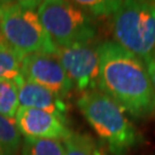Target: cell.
<instances>
[{
	"mask_svg": "<svg viewBox=\"0 0 155 155\" xmlns=\"http://www.w3.org/2000/svg\"><path fill=\"white\" fill-rule=\"evenodd\" d=\"M15 83L17 86V97H18L20 107L35 108L39 110L47 111L68 123L67 118L68 105L64 100L59 98L50 90L24 79L22 76L17 77L15 79Z\"/></svg>",
	"mask_w": 155,
	"mask_h": 155,
	"instance_id": "9c48e42d",
	"label": "cell"
},
{
	"mask_svg": "<svg viewBox=\"0 0 155 155\" xmlns=\"http://www.w3.org/2000/svg\"><path fill=\"white\" fill-rule=\"evenodd\" d=\"M15 124L23 138L52 139L63 141L71 134L68 123L58 116L35 108L18 107Z\"/></svg>",
	"mask_w": 155,
	"mask_h": 155,
	"instance_id": "ba28073f",
	"label": "cell"
},
{
	"mask_svg": "<svg viewBox=\"0 0 155 155\" xmlns=\"http://www.w3.org/2000/svg\"><path fill=\"white\" fill-rule=\"evenodd\" d=\"M76 104L111 155H129L144 143L141 132L122 107L100 90L82 93Z\"/></svg>",
	"mask_w": 155,
	"mask_h": 155,
	"instance_id": "7a4b0ae2",
	"label": "cell"
},
{
	"mask_svg": "<svg viewBox=\"0 0 155 155\" xmlns=\"http://www.w3.org/2000/svg\"><path fill=\"white\" fill-rule=\"evenodd\" d=\"M1 43H4V41H2V38H1V36H0V44H1Z\"/></svg>",
	"mask_w": 155,
	"mask_h": 155,
	"instance_id": "e0dca14e",
	"label": "cell"
},
{
	"mask_svg": "<svg viewBox=\"0 0 155 155\" xmlns=\"http://www.w3.org/2000/svg\"><path fill=\"white\" fill-rule=\"evenodd\" d=\"M21 155H66L63 143L52 139L24 138Z\"/></svg>",
	"mask_w": 155,
	"mask_h": 155,
	"instance_id": "7c38bea8",
	"label": "cell"
},
{
	"mask_svg": "<svg viewBox=\"0 0 155 155\" xmlns=\"http://www.w3.org/2000/svg\"><path fill=\"white\" fill-rule=\"evenodd\" d=\"M54 56L61 63L77 92L82 94L98 89V44L95 45L91 41L67 47H56Z\"/></svg>",
	"mask_w": 155,
	"mask_h": 155,
	"instance_id": "8992f818",
	"label": "cell"
},
{
	"mask_svg": "<svg viewBox=\"0 0 155 155\" xmlns=\"http://www.w3.org/2000/svg\"><path fill=\"white\" fill-rule=\"evenodd\" d=\"M93 20H109L122 1L117 0H77L75 1Z\"/></svg>",
	"mask_w": 155,
	"mask_h": 155,
	"instance_id": "9a60e30c",
	"label": "cell"
},
{
	"mask_svg": "<svg viewBox=\"0 0 155 155\" xmlns=\"http://www.w3.org/2000/svg\"><path fill=\"white\" fill-rule=\"evenodd\" d=\"M0 155H6V154H4V153H2V152H0Z\"/></svg>",
	"mask_w": 155,
	"mask_h": 155,
	"instance_id": "ac0fdd59",
	"label": "cell"
},
{
	"mask_svg": "<svg viewBox=\"0 0 155 155\" xmlns=\"http://www.w3.org/2000/svg\"><path fill=\"white\" fill-rule=\"evenodd\" d=\"M66 155H102L90 136L82 132H74L63 141Z\"/></svg>",
	"mask_w": 155,
	"mask_h": 155,
	"instance_id": "4fadbf2b",
	"label": "cell"
},
{
	"mask_svg": "<svg viewBox=\"0 0 155 155\" xmlns=\"http://www.w3.org/2000/svg\"><path fill=\"white\" fill-rule=\"evenodd\" d=\"M38 16L56 47L91 43L98 35L97 21L75 1H40Z\"/></svg>",
	"mask_w": 155,
	"mask_h": 155,
	"instance_id": "5b68a950",
	"label": "cell"
},
{
	"mask_svg": "<svg viewBox=\"0 0 155 155\" xmlns=\"http://www.w3.org/2000/svg\"><path fill=\"white\" fill-rule=\"evenodd\" d=\"M40 1H16L0 5L2 41L23 56L54 55L56 46L47 36L38 16Z\"/></svg>",
	"mask_w": 155,
	"mask_h": 155,
	"instance_id": "3957f363",
	"label": "cell"
},
{
	"mask_svg": "<svg viewBox=\"0 0 155 155\" xmlns=\"http://www.w3.org/2000/svg\"><path fill=\"white\" fill-rule=\"evenodd\" d=\"M18 107L15 81L0 79V114L7 118L14 120Z\"/></svg>",
	"mask_w": 155,
	"mask_h": 155,
	"instance_id": "5bb4252c",
	"label": "cell"
},
{
	"mask_svg": "<svg viewBox=\"0 0 155 155\" xmlns=\"http://www.w3.org/2000/svg\"><path fill=\"white\" fill-rule=\"evenodd\" d=\"M114 41L145 64L155 50V0H124L108 20Z\"/></svg>",
	"mask_w": 155,
	"mask_h": 155,
	"instance_id": "277c9868",
	"label": "cell"
},
{
	"mask_svg": "<svg viewBox=\"0 0 155 155\" xmlns=\"http://www.w3.org/2000/svg\"><path fill=\"white\" fill-rule=\"evenodd\" d=\"M146 68H147L150 82H152V85H153V89H154V92H155V50L152 58L150 59V61L146 63Z\"/></svg>",
	"mask_w": 155,
	"mask_h": 155,
	"instance_id": "2e32d148",
	"label": "cell"
},
{
	"mask_svg": "<svg viewBox=\"0 0 155 155\" xmlns=\"http://www.w3.org/2000/svg\"><path fill=\"white\" fill-rule=\"evenodd\" d=\"M98 90L108 95L133 118L155 115V92L146 64L114 40L98 44Z\"/></svg>",
	"mask_w": 155,
	"mask_h": 155,
	"instance_id": "6da1fadb",
	"label": "cell"
},
{
	"mask_svg": "<svg viewBox=\"0 0 155 155\" xmlns=\"http://www.w3.org/2000/svg\"><path fill=\"white\" fill-rule=\"evenodd\" d=\"M22 146V136L18 132L15 120L0 114V152L6 155H16Z\"/></svg>",
	"mask_w": 155,
	"mask_h": 155,
	"instance_id": "30bf717a",
	"label": "cell"
},
{
	"mask_svg": "<svg viewBox=\"0 0 155 155\" xmlns=\"http://www.w3.org/2000/svg\"><path fill=\"white\" fill-rule=\"evenodd\" d=\"M21 76L55 93L66 101L71 98L75 86L54 55L30 54L23 58Z\"/></svg>",
	"mask_w": 155,
	"mask_h": 155,
	"instance_id": "52a82bcc",
	"label": "cell"
},
{
	"mask_svg": "<svg viewBox=\"0 0 155 155\" xmlns=\"http://www.w3.org/2000/svg\"><path fill=\"white\" fill-rule=\"evenodd\" d=\"M24 56L5 43L0 44V79L15 81L21 76Z\"/></svg>",
	"mask_w": 155,
	"mask_h": 155,
	"instance_id": "8fae6325",
	"label": "cell"
}]
</instances>
